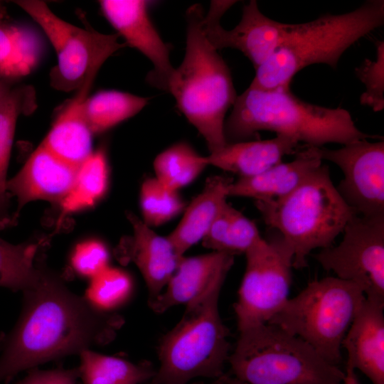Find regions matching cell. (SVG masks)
Wrapping results in <instances>:
<instances>
[{
	"label": "cell",
	"mask_w": 384,
	"mask_h": 384,
	"mask_svg": "<svg viewBox=\"0 0 384 384\" xmlns=\"http://www.w3.org/2000/svg\"><path fill=\"white\" fill-rule=\"evenodd\" d=\"M23 293L20 317L0 336V383L24 370L112 341L122 325L118 315L94 308L46 271Z\"/></svg>",
	"instance_id": "6da1fadb"
},
{
	"label": "cell",
	"mask_w": 384,
	"mask_h": 384,
	"mask_svg": "<svg viewBox=\"0 0 384 384\" xmlns=\"http://www.w3.org/2000/svg\"><path fill=\"white\" fill-rule=\"evenodd\" d=\"M259 131L274 132L315 147L383 139L361 131L348 110L305 102L285 86L269 90L249 86L237 97L225 121L227 143L247 141Z\"/></svg>",
	"instance_id": "7a4b0ae2"
},
{
	"label": "cell",
	"mask_w": 384,
	"mask_h": 384,
	"mask_svg": "<svg viewBox=\"0 0 384 384\" xmlns=\"http://www.w3.org/2000/svg\"><path fill=\"white\" fill-rule=\"evenodd\" d=\"M204 16L200 4L187 9L186 53L175 68L168 92L212 153L227 144L225 115L238 95L228 65L207 38Z\"/></svg>",
	"instance_id": "3957f363"
},
{
	"label": "cell",
	"mask_w": 384,
	"mask_h": 384,
	"mask_svg": "<svg viewBox=\"0 0 384 384\" xmlns=\"http://www.w3.org/2000/svg\"><path fill=\"white\" fill-rule=\"evenodd\" d=\"M383 23V0H368L350 12L292 23L284 42L255 70L250 86L264 90L290 87L294 76L313 64L336 69L349 47Z\"/></svg>",
	"instance_id": "277c9868"
},
{
	"label": "cell",
	"mask_w": 384,
	"mask_h": 384,
	"mask_svg": "<svg viewBox=\"0 0 384 384\" xmlns=\"http://www.w3.org/2000/svg\"><path fill=\"white\" fill-rule=\"evenodd\" d=\"M255 206L266 225L278 230L291 247L296 269L307 266L306 257L313 250L331 246L347 223L358 215L338 193L326 164L287 196L255 201Z\"/></svg>",
	"instance_id": "5b68a950"
},
{
	"label": "cell",
	"mask_w": 384,
	"mask_h": 384,
	"mask_svg": "<svg viewBox=\"0 0 384 384\" xmlns=\"http://www.w3.org/2000/svg\"><path fill=\"white\" fill-rule=\"evenodd\" d=\"M223 284L186 304L181 320L163 336L159 367L151 384H189L197 378L216 379L224 375L230 343L229 330L218 310Z\"/></svg>",
	"instance_id": "8992f818"
},
{
	"label": "cell",
	"mask_w": 384,
	"mask_h": 384,
	"mask_svg": "<svg viewBox=\"0 0 384 384\" xmlns=\"http://www.w3.org/2000/svg\"><path fill=\"white\" fill-rule=\"evenodd\" d=\"M228 361L247 384H343L345 378L306 342L269 323L240 331Z\"/></svg>",
	"instance_id": "52a82bcc"
},
{
	"label": "cell",
	"mask_w": 384,
	"mask_h": 384,
	"mask_svg": "<svg viewBox=\"0 0 384 384\" xmlns=\"http://www.w3.org/2000/svg\"><path fill=\"white\" fill-rule=\"evenodd\" d=\"M365 298L353 282L336 277L316 279L289 298L267 323L302 338L337 366L342 341Z\"/></svg>",
	"instance_id": "ba28073f"
},
{
	"label": "cell",
	"mask_w": 384,
	"mask_h": 384,
	"mask_svg": "<svg viewBox=\"0 0 384 384\" xmlns=\"http://www.w3.org/2000/svg\"><path fill=\"white\" fill-rule=\"evenodd\" d=\"M41 28L53 46L57 65L50 70V85L62 92L77 91L87 81L95 80L104 63L117 50L127 47L117 33L105 34L82 28L55 14L38 0L14 1Z\"/></svg>",
	"instance_id": "9c48e42d"
},
{
	"label": "cell",
	"mask_w": 384,
	"mask_h": 384,
	"mask_svg": "<svg viewBox=\"0 0 384 384\" xmlns=\"http://www.w3.org/2000/svg\"><path fill=\"white\" fill-rule=\"evenodd\" d=\"M246 268L234 304L239 331L267 323L289 299L294 254L279 235L261 238L245 253Z\"/></svg>",
	"instance_id": "30bf717a"
},
{
	"label": "cell",
	"mask_w": 384,
	"mask_h": 384,
	"mask_svg": "<svg viewBox=\"0 0 384 384\" xmlns=\"http://www.w3.org/2000/svg\"><path fill=\"white\" fill-rule=\"evenodd\" d=\"M339 245L322 249L314 259L336 277L358 285L368 299L384 303V214L354 215Z\"/></svg>",
	"instance_id": "8fae6325"
},
{
	"label": "cell",
	"mask_w": 384,
	"mask_h": 384,
	"mask_svg": "<svg viewBox=\"0 0 384 384\" xmlns=\"http://www.w3.org/2000/svg\"><path fill=\"white\" fill-rule=\"evenodd\" d=\"M321 160L337 165L343 178L336 187L345 203L358 215L384 214V141L356 140L341 148L316 147Z\"/></svg>",
	"instance_id": "7c38bea8"
},
{
	"label": "cell",
	"mask_w": 384,
	"mask_h": 384,
	"mask_svg": "<svg viewBox=\"0 0 384 384\" xmlns=\"http://www.w3.org/2000/svg\"><path fill=\"white\" fill-rule=\"evenodd\" d=\"M237 1H212L204 16L208 39L216 49L233 48L242 53L257 69L286 40L292 23H284L266 16L257 3L251 0L242 9L239 23L232 30L220 25V18Z\"/></svg>",
	"instance_id": "4fadbf2b"
},
{
	"label": "cell",
	"mask_w": 384,
	"mask_h": 384,
	"mask_svg": "<svg viewBox=\"0 0 384 384\" xmlns=\"http://www.w3.org/2000/svg\"><path fill=\"white\" fill-rule=\"evenodd\" d=\"M150 1L102 0L100 9L127 46L138 50L153 64L146 80L151 86L168 92L175 68L170 60V48L164 42L149 14Z\"/></svg>",
	"instance_id": "5bb4252c"
},
{
	"label": "cell",
	"mask_w": 384,
	"mask_h": 384,
	"mask_svg": "<svg viewBox=\"0 0 384 384\" xmlns=\"http://www.w3.org/2000/svg\"><path fill=\"white\" fill-rule=\"evenodd\" d=\"M78 169L41 144L8 181L7 192L16 198L18 208L36 200L60 203L73 186Z\"/></svg>",
	"instance_id": "9a60e30c"
},
{
	"label": "cell",
	"mask_w": 384,
	"mask_h": 384,
	"mask_svg": "<svg viewBox=\"0 0 384 384\" xmlns=\"http://www.w3.org/2000/svg\"><path fill=\"white\" fill-rule=\"evenodd\" d=\"M234 263V256L220 252L181 258L163 292L149 304L157 314L188 304L212 287L223 283Z\"/></svg>",
	"instance_id": "2e32d148"
},
{
	"label": "cell",
	"mask_w": 384,
	"mask_h": 384,
	"mask_svg": "<svg viewBox=\"0 0 384 384\" xmlns=\"http://www.w3.org/2000/svg\"><path fill=\"white\" fill-rule=\"evenodd\" d=\"M384 303L366 297L343 341L346 368L358 369L373 384H384Z\"/></svg>",
	"instance_id": "e0dca14e"
},
{
	"label": "cell",
	"mask_w": 384,
	"mask_h": 384,
	"mask_svg": "<svg viewBox=\"0 0 384 384\" xmlns=\"http://www.w3.org/2000/svg\"><path fill=\"white\" fill-rule=\"evenodd\" d=\"M133 233L124 243V257L138 267L146 282L149 305L163 292L183 256L168 237L155 233L142 220L128 213Z\"/></svg>",
	"instance_id": "ac0fdd59"
},
{
	"label": "cell",
	"mask_w": 384,
	"mask_h": 384,
	"mask_svg": "<svg viewBox=\"0 0 384 384\" xmlns=\"http://www.w3.org/2000/svg\"><path fill=\"white\" fill-rule=\"evenodd\" d=\"M294 155L289 162H281L256 176L233 181L228 196L272 201L287 196L322 164L315 146L305 145Z\"/></svg>",
	"instance_id": "d6986e66"
},
{
	"label": "cell",
	"mask_w": 384,
	"mask_h": 384,
	"mask_svg": "<svg viewBox=\"0 0 384 384\" xmlns=\"http://www.w3.org/2000/svg\"><path fill=\"white\" fill-rule=\"evenodd\" d=\"M295 139L277 134L265 140L227 143L220 149L205 156L208 166L239 176L251 177L282 162L287 155L295 154L301 148Z\"/></svg>",
	"instance_id": "ffe728a7"
},
{
	"label": "cell",
	"mask_w": 384,
	"mask_h": 384,
	"mask_svg": "<svg viewBox=\"0 0 384 384\" xmlns=\"http://www.w3.org/2000/svg\"><path fill=\"white\" fill-rule=\"evenodd\" d=\"M233 181L225 176L207 178L201 192L185 208L183 215L168 238L176 253L183 256L193 245L202 241L220 210L227 202Z\"/></svg>",
	"instance_id": "44dd1931"
},
{
	"label": "cell",
	"mask_w": 384,
	"mask_h": 384,
	"mask_svg": "<svg viewBox=\"0 0 384 384\" xmlns=\"http://www.w3.org/2000/svg\"><path fill=\"white\" fill-rule=\"evenodd\" d=\"M45 52L43 34L36 27L0 15V79L19 82L36 69Z\"/></svg>",
	"instance_id": "7402d4cb"
},
{
	"label": "cell",
	"mask_w": 384,
	"mask_h": 384,
	"mask_svg": "<svg viewBox=\"0 0 384 384\" xmlns=\"http://www.w3.org/2000/svg\"><path fill=\"white\" fill-rule=\"evenodd\" d=\"M90 91L81 88L64 107L41 144L63 161L79 167L93 152L92 132L82 110Z\"/></svg>",
	"instance_id": "603a6c76"
},
{
	"label": "cell",
	"mask_w": 384,
	"mask_h": 384,
	"mask_svg": "<svg viewBox=\"0 0 384 384\" xmlns=\"http://www.w3.org/2000/svg\"><path fill=\"white\" fill-rule=\"evenodd\" d=\"M36 107L34 89L30 85H15L0 105V228L9 221L7 170L18 118L31 114Z\"/></svg>",
	"instance_id": "cb8c5ba5"
},
{
	"label": "cell",
	"mask_w": 384,
	"mask_h": 384,
	"mask_svg": "<svg viewBox=\"0 0 384 384\" xmlns=\"http://www.w3.org/2000/svg\"><path fill=\"white\" fill-rule=\"evenodd\" d=\"M78 368L82 384H141L151 380L156 370L148 362L134 363L90 349L80 354Z\"/></svg>",
	"instance_id": "d4e9b609"
},
{
	"label": "cell",
	"mask_w": 384,
	"mask_h": 384,
	"mask_svg": "<svg viewBox=\"0 0 384 384\" xmlns=\"http://www.w3.org/2000/svg\"><path fill=\"white\" fill-rule=\"evenodd\" d=\"M261 238L254 222L226 202L202 242L212 251L235 256L245 254Z\"/></svg>",
	"instance_id": "484cf974"
},
{
	"label": "cell",
	"mask_w": 384,
	"mask_h": 384,
	"mask_svg": "<svg viewBox=\"0 0 384 384\" xmlns=\"http://www.w3.org/2000/svg\"><path fill=\"white\" fill-rule=\"evenodd\" d=\"M149 99L131 93L102 90L82 102L84 118L92 134L104 132L139 113Z\"/></svg>",
	"instance_id": "4316f807"
},
{
	"label": "cell",
	"mask_w": 384,
	"mask_h": 384,
	"mask_svg": "<svg viewBox=\"0 0 384 384\" xmlns=\"http://www.w3.org/2000/svg\"><path fill=\"white\" fill-rule=\"evenodd\" d=\"M108 166L105 152L99 149L78 167L70 191L60 203L61 218L65 215L92 206L107 190Z\"/></svg>",
	"instance_id": "83f0119b"
},
{
	"label": "cell",
	"mask_w": 384,
	"mask_h": 384,
	"mask_svg": "<svg viewBox=\"0 0 384 384\" xmlns=\"http://www.w3.org/2000/svg\"><path fill=\"white\" fill-rule=\"evenodd\" d=\"M38 245H14L0 238V287L23 292L34 287L46 270L37 265Z\"/></svg>",
	"instance_id": "f1b7e54d"
},
{
	"label": "cell",
	"mask_w": 384,
	"mask_h": 384,
	"mask_svg": "<svg viewBox=\"0 0 384 384\" xmlns=\"http://www.w3.org/2000/svg\"><path fill=\"white\" fill-rule=\"evenodd\" d=\"M155 178L165 188L178 190L193 181L208 164L188 143H176L159 154L154 161Z\"/></svg>",
	"instance_id": "f546056e"
},
{
	"label": "cell",
	"mask_w": 384,
	"mask_h": 384,
	"mask_svg": "<svg viewBox=\"0 0 384 384\" xmlns=\"http://www.w3.org/2000/svg\"><path fill=\"white\" fill-rule=\"evenodd\" d=\"M132 289L129 274L109 266L90 279L84 297L96 309L111 313L129 299Z\"/></svg>",
	"instance_id": "4dcf8cb0"
},
{
	"label": "cell",
	"mask_w": 384,
	"mask_h": 384,
	"mask_svg": "<svg viewBox=\"0 0 384 384\" xmlns=\"http://www.w3.org/2000/svg\"><path fill=\"white\" fill-rule=\"evenodd\" d=\"M139 197L142 220L151 228L166 223L186 208L178 192L167 189L155 177L144 181Z\"/></svg>",
	"instance_id": "1f68e13d"
},
{
	"label": "cell",
	"mask_w": 384,
	"mask_h": 384,
	"mask_svg": "<svg viewBox=\"0 0 384 384\" xmlns=\"http://www.w3.org/2000/svg\"><path fill=\"white\" fill-rule=\"evenodd\" d=\"M358 79L365 85L366 91L360 97V103L374 112L384 109V42H376L374 60L365 59L355 68Z\"/></svg>",
	"instance_id": "d6a6232c"
},
{
	"label": "cell",
	"mask_w": 384,
	"mask_h": 384,
	"mask_svg": "<svg viewBox=\"0 0 384 384\" xmlns=\"http://www.w3.org/2000/svg\"><path fill=\"white\" fill-rule=\"evenodd\" d=\"M70 261L78 274L90 279L110 266V253L103 242L90 240L76 245Z\"/></svg>",
	"instance_id": "836d02e7"
},
{
	"label": "cell",
	"mask_w": 384,
	"mask_h": 384,
	"mask_svg": "<svg viewBox=\"0 0 384 384\" xmlns=\"http://www.w3.org/2000/svg\"><path fill=\"white\" fill-rule=\"evenodd\" d=\"M78 368H55L41 370H30L28 375L17 384H78Z\"/></svg>",
	"instance_id": "e575fe53"
},
{
	"label": "cell",
	"mask_w": 384,
	"mask_h": 384,
	"mask_svg": "<svg viewBox=\"0 0 384 384\" xmlns=\"http://www.w3.org/2000/svg\"><path fill=\"white\" fill-rule=\"evenodd\" d=\"M189 384H207L203 381H193ZM209 384H247L245 382L233 376H227L225 374L218 378L215 379V381Z\"/></svg>",
	"instance_id": "d590c367"
},
{
	"label": "cell",
	"mask_w": 384,
	"mask_h": 384,
	"mask_svg": "<svg viewBox=\"0 0 384 384\" xmlns=\"http://www.w3.org/2000/svg\"><path fill=\"white\" fill-rule=\"evenodd\" d=\"M18 83L11 80L0 79V105L11 89Z\"/></svg>",
	"instance_id": "8d00e7d4"
},
{
	"label": "cell",
	"mask_w": 384,
	"mask_h": 384,
	"mask_svg": "<svg viewBox=\"0 0 384 384\" xmlns=\"http://www.w3.org/2000/svg\"><path fill=\"white\" fill-rule=\"evenodd\" d=\"M343 384H360L356 375L355 370L350 368H346L345 378Z\"/></svg>",
	"instance_id": "74e56055"
},
{
	"label": "cell",
	"mask_w": 384,
	"mask_h": 384,
	"mask_svg": "<svg viewBox=\"0 0 384 384\" xmlns=\"http://www.w3.org/2000/svg\"><path fill=\"white\" fill-rule=\"evenodd\" d=\"M0 15H8L6 8L4 6V3L0 1Z\"/></svg>",
	"instance_id": "f35d334b"
},
{
	"label": "cell",
	"mask_w": 384,
	"mask_h": 384,
	"mask_svg": "<svg viewBox=\"0 0 384 384\" xmlns=\"http://www.w3.org/2000/svg\"><path fill=\"white\" fill-rule=\"evenodd\" d=\"M149 384H151V383H149Z\"/></svg>",
	"instance_id": "ab89813d"
}]
</instances>
